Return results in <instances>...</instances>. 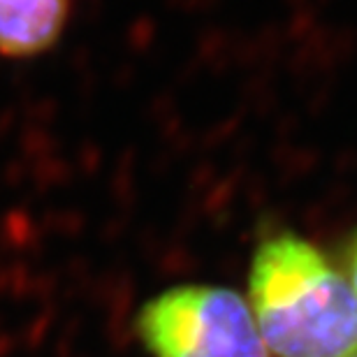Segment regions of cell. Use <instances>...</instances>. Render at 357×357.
<instances>
[{"mask_svg": "<svg viewBox=\"0 0 357 357\" xmlns=\"http://www.w3.org/2000/svg\"><path fill=\"white\" fill-rule=\"evenodd\" d=\"M346 267H348V281H351L355 295H357V230L353 232V237L348 239V246H346Z\"/></svg>", "mask_w": 357, "mask_h": 357, "instance_id": "4", "label": "cell"}, {"mask_svg": "<svg viewBox=\"0 0 357 357\" xmlns=\"http://www.w3.org/2000/svg\"><path fill=\"white\" fill-rule=\"evenodd\" d=\"M351 357H357V353H355V355H351Z\"/></svg>", "mask_w": 357, "mask_h": 357, "instance_id": "5", "label": "cell"}, {"mask_svg": "<svg viewBox=\"0 0 357 357\" xmlns=\"http://www.w3.org/2000/svg\"><path fill=\"white\" fill-rule=\"evenodd\" d=\"M248 306L278 357L357 353V295L309 239L283 230L262 239L248 271Z\"/></svg>", "mask_w": 357, "mask_h": 357, "instance_id": "1", "label": "cell"}, {"mask_svg": "<svg viewBox=\"0 0 357 357\" xmlns=\"http://www.w3.org/2000/svg\"><path fill=\"white\" fill-rule=\"evenodd\" d=\"M70 0H0V56L33 59L61 40Z\"/></svg>", "mask_w": 357, "mask_h": 357, "instance_id": "3", "label": "cell"}, {"mask_svg": "<svg viewBox=\"0 0 357 357\" xmlns=\"http://www.w3.org/2000/svg\"><path fill=\"white\" fill-rule=\"evenodd\" d=\"M135 330L153 357H269L251 306L220 285L158 292L142 304Z\"/></svg>", "mask_w": 357, "mask_h": 357, "instance_id": "2", "label": "cell"}]
</instances>
